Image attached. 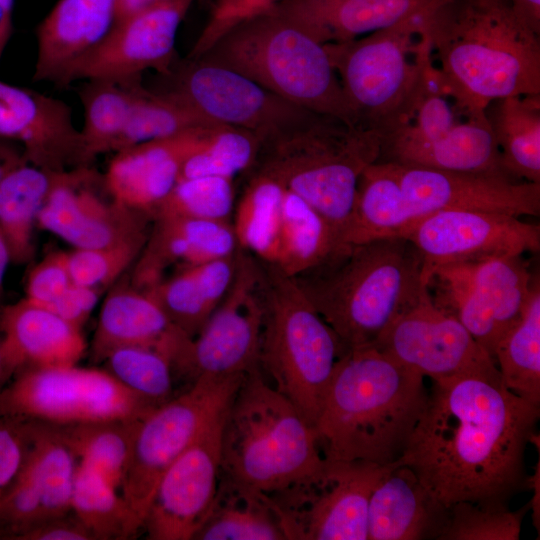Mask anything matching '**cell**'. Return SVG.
Listing matches in <instances>:
<instances>
[{
    "instance_id": "57",
    "label": "cell",
    "mask_w": 540,
    "mask_h": 540,
    "mask_svg": "<svg viewBox=\"0 0 540 540\" xmlns=\"http://www.w3.org/2000/svg\"><path fill=\"white\" fill-rule=\"evenodd\" d=\"M10 262V250L2 231L0 230V301L3 294L5 274Z\"/></svg>"
},
{
    "instance_id": "8",
    "label": "cell",
    "mask_w": 540,
    "mask_h": 540,
    "mask_svg": "<svg viewBox=\"0 0 540 540\" xmlns=\"http://www.w3.org/2000/svg\"><path fill=\"white\" fill-rule=\"evenodd\" d=\"M195 59L234 70L300 108L357 125L325 47L273 11L233 27Z\"/></svg>"
},
{
    "instance_id": "4",
    "label": "cell",
    "mask_w": 540,
    "mask_h": 540,
    "mask_svg": "<svg viewBox=\"0 0 540 540\" xmlns=\"http://www.w3.org/2000/svg\"><path fill=\"white\" fill-rule=\"evenodd\" d=\"M424 23L434 62L471 95L540 94V34L509 0H432Z\"/></svg>"
},
{
    "instance_id": "26",
    "label": "cell",
    "mask_w": 540,
    "mask_h": 540,
    "mask_svg": "<svg viewBox=\"0 0 540 540\" xmlns=\"http://www.w3.org/2000/svg\"><path fill=\"white\" fill-rule=\"evenodd\" d=\"M237 249L229 221L156 217L132 266L131 284L145 290L163 279L173 265L183 269L232 255Z\"/></svg>"
},
{
    "instance_id": "23",
    "label": "cell",
    "mask_w": 540,
    "mask_h": 540,
    "mask_svg": "<svg viewBox=\"0 0 540 540\" xmlns=\"http://www.w3.org/2000/svg\"><path fill=\"white\" fill-rule=\"evenodd\" d=\"M0 137L20 142L24 160L66 171L81 165L80 130L60 99L0 81Z\"/></svg>"
},
{
    "instance_id": "46",
    "label": "cell",
    "mask_w": 540,
    "mask_h": 540,
    "mask_svg": "<svg viewBox=\"0 0 540 540\" xmlns=\"http://www.w3.org/2000/svg\"><path fill=\"white\" fill-rule=\"evenodd\" d=\"M529 508L528 503L511 511L505 504L455 502L438 540H518Z\"/></svg>"
},
{
    "instance_id": "20",
    "label": "cell",
    "mask_w": 540,
    "mask_h": 540,
    "mask_svg": "<svg viewBox=\"0 0 540 540\" xmlns=\"http://www.w3.org/2000/svg\"><path fill=\"white\" fill-rule=\"evenodd\" d=\"M193 0H170L116 23L107 37L77 62L62 87L78 80L124 82L147 69L167 74L174 62L177 31Z\"/></svg>"
},
{
    "instance_id": "36",
    "label": "cell",
    "mask_w": 540,
    "mask_h": 540,
    "mask_svg": "<svg viewBox=\"0 0 540 540\" xmlns=\"http://www.w3.org/2000/svg\"><path fill=\"white\" fill-rule=\"evenodd\" d=\"M342 244L338 233L315 208L285 189L274 265L293 277L322 262Z\"/></svg>"
},
{
    "instance_id": "5",
    "label": "cell",
    "mask_w": 540,
    "mask_h": 540,
    "mask_svg": "<svg viewBox=\"0 0 540 540\" xmlns=\"http://www.w3.org/2000/svg\"><path fill=\"white\" fill-rule=\"evenodd\" d=\"M380 148L379 133L332 115L310 112L296 124L261 140L247 171L271 177L308 202L343 242L359 178L378 160Z\"/></svg>"
},
{
    "instance_id": "13",
    "label": "cell",
    "mask_w": 540,
    "mask_h": 540,
    "mask_svg": "<svg viewBox=\"0 0 540 540\" xmlns=\"http://www.w3.org/2000/svg\"><path fill=\"white\" fill-rule=\"evenodd\" d=\"M397 461H329L268 493L287 540H368L372 492Z\"/></svg>"
},
{
    "instance_id": "55",
    "label": "cell",
    "mask_w": 540,
    "mask_h": 540,
    "mask_svg": "<svg viewBox=\"0 0 540 540\" xmlns=\"http://www.w3.org/2000/svg\"><path fill=\"white\" fill-rule=\"evenodd\" d=\"M242 11L248 14H260L272 9L281 0H232Z\"/></svg>"
},
{
    "instance_id": "48",
    "label": "cell",
    "mask_w": 540,
    "mask_h": 540,
    "mask_svg": "<svg viewBox=\"0 0 540 540\" xmlns=\"http://www.w3.org/2000/svg\"><path fill=\"white\" fill-rule=\"evenodd\" d=\"M67 252H52L29 272L25 299L41 307H48L72 284Z\"/></svg>"
},
{
    "instance_id": "7",
    "label": "cell",
    "mask_w": 540,
    "mask_h": 540,
    "mask_svg": "<svg viewBox=\"0 0 540 540\" xmlns=\"http://www.w3.org/2000/svg\"><path fill=\"white\" fill-rule=\"evenodd\" d=\"M221 473L266 494L320 469L315 429L261 368L236 390L221 428Z\"/></svg>"
},
{
    "instance_id": "51",
    "label": "cell",
    "mask_w": 540,
    "mask_h": 540,
    "mask_svg": "<svg viewBox=\"0 0 540 540\" xmlns=\"http://www.w3.org/2000/svg\"><path fill=\"white\" fill-rule=\"evenodd\" d=\"M15 540H93V538L71 511L30 526Z\"/></svg>"
},
{
    "instance_id": "21",
    "label": "cell",
    "mask_w": 540,
    "mask_h": 540,
    "mask_svg": "<svg viewBox=\"0 0 540 540\" xmlns=\"http://www.w3.org/2000/svg\"><path fill=\"white\" fill-rule=\"evenodd\" d=\"M223 419L203 433L162 475L143 522L147 539L193 540L204 523L221 471Z\"/></svg>"
},
{
    "instance_id": "39",
    "label": "cell",
    "mask_w": 540,
    "mask_h": 540,
    "mask_svg": "<svg viewBox=\"0 0 540 540\" xmlns=\"http://www.w3.org/2000/svg\"><path fill=\"white\" fill-rule=\"evenodd\" d=\"M285 188L262 174H249L234 211L237 245L256 258L275 264Z\"/></svg>"
},
{
    "instance_id": "52",
    "label": "cell",
    "mask_w": 540,
    "mask_h": 540,
    "mask_svg": "<svg viewBox=\"0 0 540 540\" xmlns=\"http://www.w3.org/2000/svg\"><path fill=\"white\" fill-rule=\"evenodd\" d=\"M516 13L540 34V0H509Z\"/></svg>"
},
{
    "instance_id": "40",
    "label": "cell",
    "mask_w": 540,
    "mask_h": 540,
    "mask_svg": "<svg viewBox=\"0 0 540 540\" xmlns=\"http://www.w3.org/2000/svg\"><path fill=\"white\" fill-rule=\"evenodd\" d=\"M102 475L79 463L71 497V511L93 540H126L143 528L122 495Z\"/></svg>"
},
{
    "instance_id": "12",
    "label": "cell",
    "mask_w": 540,
    "mask_h": 540,
    "mask_svg": "<svg viewBox=\"0 0 540 540\" xmlns=\"http://www.w3.org/2000/svg\"><path fill=\"white\" fill-rule=\"evenodd\" d=\"M246 375L198 379L139 420L120 488L142 526L162 475L223 418Z\"/></svg>"
},
{
    "instance_id": "29",
    "label": "cell",
    "mask_w": 540,
    "mask_h": 540,
    "mask_svg": "<svg viewBox=\"0 0 540 540\" xmlns=\"http://www.w3.org/2000/svg\"><path fill=\"white\" fill-rule=\"evenodd\" d=\"M188 337L174 327L144 290L120 285L103 300L91 341V358L103 362L114 350L128 346L156 348L170 360Z\"/></svg>"
},
{
    "instance_id": "42",
    "label": "cell",
    "mask_w": 540,
    "mask_h": 540,
    "mask_svg": "<svg viewBox=\"0 0 540 540\" xmlns=\"http://www.w3.org/2000/svg\"><path fill=\"white\" fill-rule=\"evenodd\" d=\"M213 125L218 124L206 120L173 95L165 91L151 92L141 85L112 152Z\"/></svg>"
},
{
    "instance_id": "43",
    "label": "cell",
    "mask_w": 540,
    "mask_h": 540,
    "mask_svg": "<svg viewBox=\"0 0 540 540\" xmlns=\"http://www.w3.org/2000/svg\"><path fill=\"white\" fill-rule=\"evenodd\" d=\"M123 386L155 407L173 398L174 373L169 358L152 347L128 346L112 351L103 361Z\"/></svg>"
},
{
    "instance_id": "54",
    "label": "cell",
    "mask_w": 540,
    "mask_h": 540,
    "mask_svg": "<svg viewBox=\"0 0 540 540\" xmlns=\"http://www.w3.org/2000/svg\"><path fill=\"white\" fill-rule=\"evenodd\" d=\"M166 1L170 0H117L116 23L142 10Z\"/></svg>"
},
{
    "instance_id": "30",
    "label": "cell",
    "mask_w": 540,
    "mask_h": 540,
    "mask_svg": "<svg viewBox=\"0 0 540 540\" xmlns=\"http://www.w3.org/2000/svg\"><path fill=\"white\" fill-rule=\"evenodd\" d=\"M0 333L16 372L77 365L87 348L80 328L25 298L0 310Z\"/></svg>"
},
{
    "instance_id": "58",
    "label": "cell",
    "mask_w": 540,
    "mask_h": 540,
    "mask_svg": "<svg viewBox=\"0 0 540 540\" xmlns=\"http://www.w3.org/2000/svg\"><path fill=\"white\" fill-rule=\"evenodd\" d=\"M16 161L14 160H7L5 162H0V181L2 179V177L4 176V174L6 173V171L8 170V168L13 164L15 163Z\"/></svg>"
},
{
    "instance_id": "32",
    "label": "cell",
    "mask_w": 540,
    "mask_h": 540,
    "mask_svg": "<svg viewBox=\"0 0 540 540\" xmlns=\"http://www.w3.org/2000/svg\"><path fill=\"white\" fill-rule=\"evenodd\" d=\"M51 171L23 162L13 163L0 181V230L11 262L23 264L34 256L33 230L51 192L71 179L77 169Z\"/></svg>"
},
{
    "instance_id": "33",
    "label": "cell",
    "mask_w": 540,
    "mask_h": 540,
    "mask_svg": "<svg viewBox=\"0 0 540 540\" xmlns=\"http://www.w3.org/2000/svg\"><path fill=\"white\" fill-rule=\"evenodd\" d=\"M193 540H287L268 494L220 471L211 509Z\"/></svg>"
},
{
    "instance_id": "31",
    "label": "cell",
    "mask_w": 540,
    "mask_h": 540,
    "mask_svg": "<svg viewBox=\"0 0 540 540\" xmlns=\"http://www.w3.org/2000/svg\"><path fill=\"white\" fill-rule=\"evenodd\" d=\"M237 251L180 269L175 275L161 279L144 291L174 327L193 338L229 290L236 270Z\"/></svg>"
},
{
    "instance_id": "24",
    "label": "cell",
    "mask_w": 540,
    "mask_h": 540,
    "mask_svg": "<svg viewBox=\"0 0 540 540\" xmlns=\"http://www.w3.org/2000/svg\"><path fill=\"white\" fill-rule=\"evenodd\" d=\"M216 126L191 129L116 152L102 180L109 197L151 215L177 183L184 161Z\"/></svg>"
},
{
    "instance_id": "47",
    "label": "cell",
    "mask_w": 540,
    "mask_h": 540,
    "mask_svg": "<svg viewBox=\"0 0 540 540\" xmlns=\"http://www.w3.org/2000/svg\"><path fill=\"white\" fill-rule=\"evenodd\" d=\"M146 240L138 239L100 248H74L67 252L72 282L102 290L133 266Z\"/></svg>"
},
{
    "instance_id": "28",
    "label": "cell",
    "mask_w": 540,
    "mask_h": 540,
    "mask_svg": "<svg viewBox=\"0 0 540 540\" xmlns=\"http://www.w3.org/2000/svg\"><path fill=\"white\" fill-rule=\"evenodd\" d=\"M432 0H281L270 11L322 44H342L423 11Z\"/></svg>"
},
{
    "instance_id": "3",
    "label": "cell",
    "mask_w": 540,
    "mask_h": 540,
    "mask_svg": "<svg viewBox=\"0 0 540 540\" xmlns=\"http://www.w3.org/2000/svg\"><path fill=\"white\" fill-rule=\"evenodd\" d=\"M292 278L346 349L373 345L427 286L422 257L402 236L344 243Z\"/></svg>"
},
{
    "instance_id": "18",
    "label": "cell",
    "mask_w": 540,
    "mask_h": 540,
    "mask_svg": "<svg viewBox=\"0 0 540 540\" xmlns=\"http://www.w3.org/2000/svg\"><path fill=\"white\" fill-rule=\"evenodd\" d=\"M381 163L394 182L410 224L442 210L488 211L516 217L540 214V183L503 174Z\"/></svg>"
},
{
    "instance_id": "22",
    "label": "cell",
    "mask_w": 540,
    "mask_h": 540,
    "mask_svg": "<svg viewBox=\"0 0 540 540\" xmlns=\"http://www.w3.org/2000/svg\"><path fill=\"white\" fill-rule=\"evenodd\" d=\"M91 167H79L68 181L49 195L37 217V226L74 248H100L147 239L152 217L100 197L90 185Z\"/></svg>"
},
{
    "instance_id": "1",
    "label": "cell",
    "mask_w": 540,
    "mask_h": 540,
    "mask_svg": "<svg viewBox=\"0 0 540 540\" xmlns=\"http://www.w3.org/2000/svg\"><path fill=\"white\" fill-rule=\"evenodd\" d=\"M540 406L511 393L501 378L432 380L401 464L442 504H505L526 485L524 453Z\"/></svg>"
},
{
    "instance_id": "27",
    "label": "cell",
    "mask_w": 540,
    "mask_h": 540,
    "mask_svg": "<svg viewBox=\"0 0 540 540\" xmlns=\"http://www.w3.org/2000/svg\"><path fill=\"white\" fill-rule=\"evenodd\" d=\"M447 514L448 507L398 459L370 497L368 540H438Z\"/></svg>"
},
{
    "instance_id": "2",
    "label": "cell",
    "mask_w": 540,
    "mask_h": 540,
    "mask_svg": "<svg viewBox=\"0 0 540 540\" xmlns=\"http://www.w3.org/2000/svg\"><path fill=\"white\" fill-rule=\"evenodd\" d=\"M428 389L424 376L369 345L338 360L314 425L325 460L387 465L403 454Z\"/></svg>"
},
{
    "instance_id": "19",
    "label": "cell",
    "mask_w": 540,
    "mask_h": 540,
    "mask_svg": "<svg viewBox=\"0 0 540 540\" xmlns=\"http://www.w3.org/2000/svg\"><path fill=\"white\" fill-rule=\"evenodd\" d=\"M398 236L410 241L421 255L425 282L428 272L439 265L540 249L538 224L488 211H436L415 220Z\"/></svg>"
},
{
    "instance_id": "35",
    "label": "cell",
    "mask_w": 540,
    "mask_h": 540,
    "mask_svg": "<svg viewBox=\"0 0 540 540\" xmlns=\"http://www.w3.org/2000/svg\"><path fill=\"white\" fill-rule=\"evenodd\" d=\"M487 115L504 171L540 183V94L495 99Z\"/></svg>"
},
{
    "instance_id": "34",
    "label": "cell",
    "mask_w": 540,
    "mask_h": 540,
    "mask_svg": "<svg viewBox=\"0 0 540 540\" xmlns=\"http://www.w3.org/2000/svg\"><path fill=\"white\" fill-rule=\"evenodd\" d=\"M24 422L27 444L17 476L36 493L50 518L70 513L78 459L53 426Z\"/></svg>"
},
{
    "instance_id": "49",
    "label": "cell",
    "mask_w": 540,
    "mask_h": 540,
    "mask_svg": "<svg viewBox=\"0 0 540 540\" xmlns=\"http://www.w3.org/2000/svg\"><path fill=\"white\" fill-rule=\"evenodd\" d=\"M26 444L25 422L0 417V502L21 468Z\"/></svg>"
},
{
    "instance_id": "44",
    "label": "cell",
    "mask_w": 540,
    "mask_h": 540,
    "mask_svg": "<svg viewBox=\"0 0 540 540\" xmlns=\"http://www.w3.org/2000/svg\"><path fill=\"white\" fill-rule=\"evenodd\" d=\"M259 145V137L249 131L218 125L212 129L203 144L184 161L179 179L202 176L233 179L236 174L250 168Z\"/></svg>"
},
{
    "instance_id": "25",
    "label": "cell",
    "mask_w": 540,
    "mask_h": 540,
    "mask_svg": "<svg viewBox=\"0 0 540 540\" xmlns=\"http://www.w3.org/2000/svg\"><path fill=\"white\" fill-rule=\"evenodd\" d=\"M116 17L117 0H58L37 27L33 80L62 87L71 68L107 37Z\"/></svg>"
},
{
    "instance_id": "37",
    "label": "cell",
    "mask_w": 540,
    "mask_h": 540,
    "mask_svg": "<svg viewBox=\"0 0 540 540\" xmlns=\"http://www.w3.org/2000/svg\"><path fill=\"white\" fill-rule=\"evenodd\" d=\"M141 85V78L124 82L88 80L80 88L84 108V125L80 130L83 167H90L98 155L113 151Z\"/></svg>"
},
{
    "instance_id": "17",
    "label": "cell",
    "mask_w": 540,
    "mask_h": 540,
    "mask_svg": "<svg viewBox=\"0 0 540 540\" xmlns=\"http://www.w3.org/2000/svg\"><path fill=\"white\" fill-rule=\"evenodd\" d=\"M372 346L431 380L501 378L494 358L459 320L433 302L427 286Z\"/></svg>"
},
{
    "instance_id": "14",
    "label": "cell",
    "mask_w": 540,
    "mask_h": 540,
    "mask_svg": "<svg viewBox=\"0 0 540 540\" xmlns=\"http://www.w3.org/2000/svg\"><path fill=\"white\" fill-rule=\"evenodd\" d=\"M426 280L433 302L459 320L492 357L539 281L522 255L439 265Z\"/></svg>"
},
{
    "instance_id": "53",
    "label": "cell",
    "mask_w": 540,
    "mask_h": 540,
    "mask_svg": "<svg viewBox=\"0 0 540 540\" xmlns=\"http://www.w3.org/2000/svg\"><path fill=\"white\" fill-rule=\"evenodd\" d=\"M14 0H0V60L12 33Z\"/></svg>"
},
{
    "instance_id": "38",
    "label": "cell",
    "mask_w": 540,
    "mask_h": 540,
    "mask_svg": "<svg viewBox=\"0 0 540 540\" xmlns=\"http://www.w3.org/2000/svg\"><path fill=\"white\" fill-rule=\"evenodd\" d=\"M493 358L503 385L540 406V284H535L517 322L501 337Z\"/></svg>"
},
{
    "instance_id": "50",
    "label": "cell",
    "mask_w": 540,
    "mask_h": 540,
    "mask_svg": "<svg viewBox=\"0 0 540 540\" xmlns=\"http://www.w3.org/2000/svg\"><path fill=\"white\" fill-rule=\"evenodd\" d=\"M101 291L72 283L46 309L81 329L97 305Z\"/></svg>"
},
{
    "instance_id": "56",
    "label": "cell",
    "mask_w": 540,
    "mask_h": 540,
    "mask_svg": "<svg viewBox=\"0 0 540 540\" xmlns=\"http://www.w3.org/2000/svg\"><path fill=\"white\" fill-rule=\"evenodd\" d=\"M16 368L10 361L0 336V389L14 376Z\"/></svg>"
},
{
    "instance_id": "10",
    "label": "cell",
    "mask_w": 540,
    "mask_h": 540,
    "mask_svg": "<svg viewBox=\"0 0 540 540\" xmlns=\"http://www.w3.org/2000/svg\"><path fill=\"white\" fill-rule=\"evenodd\" d=\"M425 9L352 41L324 46L357 126L381 136L417 89L433 56Z\"/></svg>"
},
{
    "instance_id": "41",
    "label": "cell",
    "mask_w": 540,
    "mask_h": 540,
    "mask_svg": "<svg viewBox=\"0 0 540 540\" xmlns=\"http://www.w3.org/2000/svg\"><path fill=\"white\" fill-rule=\"evenodd\" d=\"M142 417L53 427L80 464L95 470L118 488L127 469L136 429Z\"/></svg>"
},
{
    "instance_id": "45",
    "label": "cell",
    "mask_w": 540,
    "mask_h": 540,
    "mask_svg": "<svg viewBox=\"0 0 540 540\" xmlns=\"http://www.w3.org/2000/svg\"><path fill=\"white\" fill-rule=\"evenodd\" d=\"M233 179L202 176L179 179L169 194L153 210L152 219L174 216L229 221L234 209Z\"/></svg>"
},
{
    "instance_id": "9",
    "label": "cell",
    "mask_w": 540,
    "mask_h": 540,
    "mask_svg": "<svg viewBox=\"0 0 540 540\" xmlns=\"http://www.w3.org/2000/svg\"><path fill=\"white\" fill-rule=\"evenodd\" d=\"M257 260L263 304L260 368L314 427L336 364L348 349L292 277Z\"/></svg>"
},
{
    "instance_id": "6",
    "label": "cell",
    "mask_w": 540,
    "mask_h": 540,
    "mask_svg": "<svg viewBox=\"0 0 540 540\" xmlns=\"http://www.w3.org/2000/svg\"><path fill=\"white\" fill-rule=\"evenodd\" d=\"M487 106L446 76L432 56L412 97L381 133L377 161L508 175Z\"/></svg>"
},
{
    "instance_id": "11",
    "label": "cell",
    "mask_w": 540,
    "mask_h": 540,
    "mask_svg": "<svg viewBox=\"0 0 540 540\" xmlns=\"http://www.w3.org/2000/svg\"><path fill=\"white\" fill-rule=\"evenodd\" d=\"M156 408L105 369L26 367L0 389V417L70 426L137 419Z\"/></svg>"
},
{
    "instance_id": "16",
    "label": "cell",
    "mask_w": 540,
    "mask_h": 540,
    "mask_svg": "<svg viewBox=\"0 0 540 540\" xmlns=\"http://www.w3.org/2000/svg\"><path fill=\"white\" fill-rule=\"evenodd\" d=\"M163 90L206 120L249 131L260 141L296 124L310 110L300 108L229 68L201 59L173 64Z\"/></svg>"
},
{
    "instance_id": "15",
    "label": "cell",
    "mask_w": 540,
    "mask_h": 540,
    "mask_svg": "<svg viewBox=\"0 0 540 540\" xmlns=\"http://www.w3.org/2000/svg\"><path fill=\"white\" fill-rule=\"evenodd\" d=\"M262 325L258 260L238 247L232 284L200 331L178 350L174 377L189 387L201 378L246 375L260 368Z\"/></svg>"
}]
</instances>
